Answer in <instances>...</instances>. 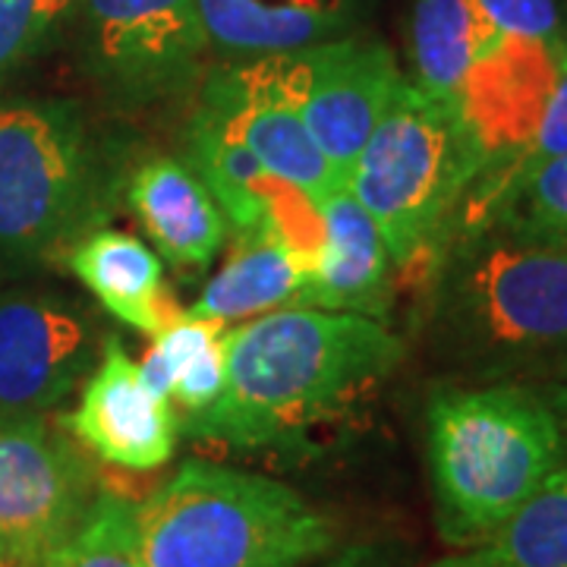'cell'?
<instances>
[{
  "mask_svg": "<svg viewBox=\"0 0 567 567\" xmlns=\"http://www.w3.org/2000/svg\"><path fill=\"white\" fill-rule=\"evenodd\" d=\"M324 567H404V558L398 548L365 543V546H350L338 551Z\"/></svg>",
  "mask_w": 567,
  "mask_h": 567,
  "instance_id": "cell-27",
  "label": "cell"
},
{
  "mask_svg": "<svg viewBox=\"0 0 567 567\" xmlns=\"http://www.w3.org/2000/svg\"><path fill=\"white\" fill-rule=\"evenodd\" d=\"M312 281L316 256L268 224L244 234L237 252L205 284L186 316L221 324L249 322L278 309L309 306Z\"/></svg>",
  "mask_w": 567,
  "mask_h": 567,
  "instance_id": "cell-15",
  "label": "cell"
},
{
  "mask_svg": "<svg viewBox=\"0 0 567 567\" xmlns=\"http://www.w3.org/2000/svg\"><path fill=\"white\" fill-rule=\"evenodd\" d=\"M92 58L123 102H155L177 92L203 61L199 0H82Z\"/></svg>",
  "mask_w": 567,
  "mask_h": 567,
  "instance_id": "cell-9",
  "label": "cell"
},
{
  "mask_svg": "<svg viewBox=\"0 0 567 567\" xmlns=\"http://www.w3.org/2000/svg\"><path fill=\"white\" fill-rule=\"evenodd\" d=\"M73 0H0V73L25 61Z\"/></svg>",
  "mask_w": 567,
  "mask_h": 567,
  "instance_id": "cell-24",
  "label": "cell"
},
{
  "mask_svg": "<svg viewBox=\"0 0 567 567\" xmlns=\"http://www.w3.org/2000/svg\"><path fill=\"white\" fill-rule=\"evenodd\" d=\"M425 464L445 543L486 546L567 464V432L524 385L445 388L425 410Z\"/></svg>",
  "mask_w": 567,
  "mask_h": 567,
  "instance_id": "cell-3",
  "label": "cell"
},
{
  "mask_svg": "<svg viewBox=\"0 0 567 567\" xmlns=\"http://www.w3.org/2000/svg\"><path fill=\"white\" fill-rule=\"evenodd\" d=\"M63 425L89 454L133 473L167 464L181 435L171 401L142 382L140 363L114 334L102 341V357Z\"/></svg>",
  "mask_w": 567,
  "mask_h": 567,
  "instance_id": "cell-12",
  "label": "cell"
},
{
  "mask_svg": "<svg viewBox=\"0 0 567 567\" xmlns=\"http://www.w3.org/2000/svg\"><path fill=\"white\" fill-rule=\"evenodd\" d=\"M99 357V331L82 306L44 293L0 297V413L58 406Z\"/></svg>",
  "mask_w": 567,
  "mask_h": 567,
  "instance_id": "cell-11",
  "label": "cell"
},
{
  "mask_svg": "<svg viewBox=\"0 0 567 567\" xmlns=\"http://www.w3.org/2000/svg\"><path fill=\"white\" fill-rule=\"evenodd\" d=\"M0 567H17V565H13L10 558H3V555H0Z\"/></svg>",
  "mask_w": 567,
  "mask_h": 567,
  "instance_id": "cell-30",
  "label": "cell"
},
{
  "mask_svg": "<svg viewBox=\"0 0 567 567\" xmlns=\"http://www.w3.org/2000/svg\"><path fill=\"white\" fill-rule=\"evenodd\" d=\"M486 548L502 567H567V464L529 495Z\"/></svg>",
  "mask_w": 567,
  "mask_h": 567,
  "instance_id": "cell-20",
  "label": "cell"
},
{
  "mask_svg": "<svg viewBox=\"0 0 567 567\" xmlns=\"http://www.w3.org/2000/svg\"><path fill=\"white\" fill-rule=\"evenodd\" d=\"M429 341L476 375L567 357V246L502 224L457 230L439 252Z\"/></svg>",
  "mask_w": 567,
  "mask_h": 567,
  "instance_id": "cell-2",
  "label": "cell"
},
{
  "mask_svg": "<svg viewBox=\"0 0 567 567\" xmlns=\"http://www.w3.org/2000/svg\"><path fill=\"white\" fill-rule=\"evenodd\" d=\"M404 353L382 319L316 306L278 309L227 328L221 398L177 425L189 439L237 451L293 445L350 416Z\"/></svg>",
  "mask_w": 567,
  "mask_h": 567,
  "instance_id": "cell-1",
  "label": "cell"
},
{
  "mask_svg": "<svg viewBox=\"0 0 567 567\" xmlns=\"http://www.w3.org/2000/svg\"><path fill=\"white\" fill-rule=\"evenodd\" d=\"M227 334V331H224ZM224 391V338L199 350L174 382V401L183 406V416L203 413L221 398Z\"/></svg>",
  "mask_w": 567,
  "mask_h": 567,
  "instance_id": "cell-26",
  "label": "cell"
},
{
  "mask_svg": "<svg viewBox=\"0 0 567 567\" xmlns=\"http://www.w3.org/2000/svg\"><path fill=\"white\" fill-rule=\"evenodd\" d=\"M199 111L262 162V167L319 203L334 186L331 167L306 130L297 95L293 54L252 58L218 70L203 92Z\"/></svg>",
  "mask_w": 567,
  "mask_h": 567,
  "instance_id": "cell-8",
  "label": "cell"
},
{
  "mask_svg": "<svg viewBox=\"0 0 567 567\" xmlns=\"http://www.w3.org/2000/svg\"><path fill=\"white\" fill-rule=\"evenodd\" d=\"M502 41L476 0H413L410 54L413 82L435 99H461L466 73Z\"/></svg>",
  "mask_w": 567,
  "mask_h": 567,
  "instance_id": "cell-19",
  "label": "cell"
},
{
  "mask_svg": "<svg viewBox=\"0 0 567 567\" xmlns=\"http://www.w3.org/2000/svg\"><path fill=\"white\" fill-rule=\"evenodd\" d=\"M133 539L142 567H306L338 529L281 480L186 461L133 505Z\"/></svg>",
  "mask_w": 567,
  "mask_h": 567,
  "instance_id": "cell-4",
  "label": "cell"
},
{
  "mask_svg": "<svg viewBox=\"0 0 567 567\" xmlns=\"http://www.w3.org/2000/svg\"><path fill=\"white\" fill-rule=\"evenodd\" d=\"M316 208L322 215V246L309 306L385 322L398 265L388 252L382 230L347 186H334Z\"/></svg>",
  "mask_w": 567,
  "mask_h": 567,
  "instance_id": "cell-14",
  "label": "cell"
},
{
  "mask_svg": "<svg viewBox=\"0 0 567 567\" xmlns=\"http://www.w3.org/2000/svg\"><path fill=\"white\" fill-rule=\"evenodd\" d=\"M104 196V164L76 104L0 107V262L54 256L95 224Z\"/></svg>",
  "mask_w": 567,
  "mask_h": 567,
  "instance_id": "cell-6",
  "label": "cell"
},
{
  "mask_svg": "<svg viewBox=\"0 0 567 567\" xmlns=\"http://www.w3.org/2000/svg\"><path fill=\"white\" fill-rule=\"evenodd\" d=\"M17 567H142L133 539V502L99 492L80 527Z\"/></svg>",
  "mask_w": 567,
  "mask_h": 567,
  "instance_id": "cell-22",
  "label": "cell"
},
{
  "mask_svg": "<svg viewBox=\"0 0 567 567\" xmlns=\"http://www.w3.org/2000/svg\"><path fill=\"white\" fill-rule=\"evenodd\" d=\"M205 39L230 58L297 54L344 39L350 0H199Z\"/></svg>",
  "mask_w": 567,
  "mask_h": 567,
  "instance_id": "cell-17",
  "label": "cell"
},
{
  "mask_svg": "<svg viewBox=\"0 0 567 567\" xmlns=\"http://www.w3.org/2000/svg\"><path fill=\"white\" fill-rule=\"evenodd\" d=\"M82 445L41 413H0V555L35 558L80 527L99 498Z\"/></svg>",
  "mask_w": 567,
  "mask_h": 567,
  "instance_id": "cell-7",
  "label": "cell"
},
{
  "mask_svg": "<svg viewBox=\"0 0 567 567\" xmlns=\"http://www.w3.org/2000/svg\"><path fill=\"white\" fill-rule=\"evenodd\" d=\"M480 174L483 155L461 107L404 76L344 186L406 268L442 252Z\"/></svg>",
  "mask_w": 567,
  "mask_h": 567,
  "instance_id": "cell-5",
  "label": "cell"
},
{
  "mask_svg": "<svg viewBox=\"0 0 567 567\" xmlns=\"http://www.w3.org/2000/svg\"><path fill=\"white\" fill-rule=\"evenodd\" d=\"M293 61L306 130L334 181L347 183L404 73L382 41L350 35L297 51Z\"/></svg>",
  "mask_w": 567,
  "mask_h": 567,
  "instance_id": "cell-10",
  "label": "cell"
},
{
  "mask_svg": "<svg viewBox=\"0 0 567 567\" xmlns=\"http://www.w3.org/2000/svg\"><path fill=\"white\" fill-rule=\"evenodd\" d=\"M558 410H561L558 416H561V425H565V432H567V388L561 391V398H558Z\"/></svg>",
  "mask_w": 567,
  "mask_h": 567,
  "instance_id": "cell-29",
  "label": "cell"
},
{
  "mask_svg": "<svg viewBox=\"0 0 567 567\" xmlns=\"http://www.w3.org/2000/svg\"><path fill=\"white\" fill-rule=\"evenodd\" d=\"M565 70L567 44L533 39H502L473 63L457 107L483 155V171L527 145Z\"/></svg>",
  "mask_w": 567,
  "mask_h": 567,
  "instance_id": "cell-13",
  "label": "cell"
},
{
  "mask_svg": "<svg viewBox=\"0 0 567 567\" xmlns=\"http://www.w3.org/2000/svg\"><path fill=\"white\" fill-rule=\"evenodd\" d=\"M70 271L117 322L145 334H162L181 316L164 293L162 256L140 237L99 227L66 252Z\"/></svg>",
  "mask_w": 567,
  "mask_h": 567,
  "instance_id": "cell-18",
  "label": "cell"
},
{
  "mask_svg": "<svg viewBox=\"0 0 567 567\" xmlns=\"http://www.w3.org/2000/svg\"><path fill=\"white\" fill-rule=\"evenodd\" d=\"M567 152V70L561 82L555 85V95H551V102H548L546 114H543V121L539 126L533 130V136L529 142L517 152V155H511L505 164H498V167H488L483 171L476 183H473V189L466 193L464 208H461V215H457V224H454V230H461L466 224L473 221V218H480L483 215V208H486L505 186H511L514 181H520V177H527L533 174L536 167H543L551 158H558V155H565ZM451 240V237H447Z\"/></svg>",
  "mask_w": 567,
  "mask_h": 567,
  "instance_id": "cell-23",
  "label": "cell"
},
{
  "mask_svg": "<svg viewBox=\"0 0 567 567\" xmlns=\"http://www.w3.org/2000/svg\"><path fill=\"white\" fill-rule=\"evenodd\" d=\"M126 199L162 262L177 271H203L227 237V218L186 162L158 155L136 167Z\"/></svg>",
  "mask_w": 567,
  "mask_h": 567,
  "instance_id": "cell-16",
  "label": "cell"
},
{
  "mask_svg": "<svg viewBox=\"0 0 567 567\" xmlns=\"http://www.w3.org/2000/svg\"><path fill=\"white\" fill-rule=\"evenodd\" d=\"M502 39L567 44L565 0H476Z\"/></svg>",
  "mask_w": 567,
  "mask_h": 567,
  "instance_id": "cell-25",
  "label": "cell"
},
{
  "mask_svg": "<svg viewBox=\"0 0 567 567\" xmlns=\"http://www.w3.org/2000/svg\"><path fill=\"white\" fill-rule=\"evenodd\" d=\"M480 224H502L533 240L567 246V152L505 186L466 227Z\"/></svg>",
  "mask_w": 567,
  "mask_h": 567,
  "instance_id": "cell-21",
  "label": "cell"
},
{
  "mask_svg": "<svg viewBox=\"0 0 567 567\" xmlns=\"http://www.w3.org/2000/svg\"><path fill=\"white\" fill-rule=\"evenodd\" d=\"M432 567H502L495 561V555L486 546L470 548V551H457V555H447L442 561H435Z\"/></svg>",
  "mask_w": 567,
  "mask_h": 567,
  "instance_id": "cell-28",
  "label": "cell"
}]
</instances>
